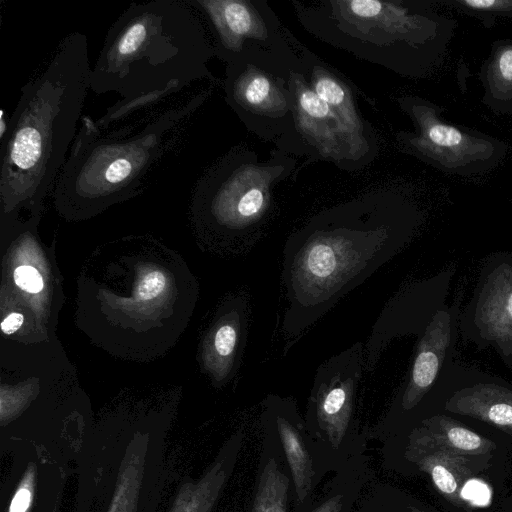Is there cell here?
<instances>
[{"label":"cell","instance_id":"1","mask_svg":"<svg viewBox=\"0 0 512 512\" xmlns=\"http://www.w3.org/2000/svg\"><path fill=\"white\" fill-rule=\"evenodd\" d=\"M420 224L408 208L342 209L317 216L283 248L288 302L282 332L286 353L345 295L411 242Z\"/></svg>","mask_w":512,"mask_h":512},{"label":"cell","instance_id":"2","mask_svg":"<svg viewBox=\"0 0 512 512\" xmlns=\"http://www.w3.org/2000/svg\"><path fill=\"white\" fill-rule=\"evenodd\" d=\"M213 54L187 0L132 3L113 23L91 69L90 89L119 97L95 120L102 129L125 124L196 80L210 77Z\"/></svg>","mask_w":512,"mask_h":512},{"label":"cell","instance_id":"3","mask_svg":"<svg viewBox=\"0 0 512 512\" xmlns=\"http://www.w3.org/2000/svg\"><path fill=\"white\" fill-rule=\"evenodd\" d=\"M91 69L87 37L73 32L22 87L1 135L0 195L6 206L38 205L54 188L78 131Z\"/></svg>","mask_w":512,"mask_h":512},{"label":"cell","instance_id":"4","mask_svg":"<svg viewBox=\"0 0 512 512\" xmlns=\"http://www.w3.org/2000/svg\"><path fill=\"white\" fill-rule=\"evenodd\" d=\"M206 96L106 130L83 116L57 177L55 199L65 206L99 207L136 195L180 144L185 124Z\"/></svg>","mask_w":512,"mask_h":512},{"label":"cell","instance_id":"5","mask_svg":"<svg viewBox=\"0 0 512 512\" xmlns=\"http://www.w3.org/2000/svg\"><path fill=\"white\" fill-rule=\"evenodd\" d=\"M407 110L419 133L407 137L415 155L433 167L462 177L496 168L507 153V144L466 127L445 122L440 108L418 98L407 100Z\"/></svg>","mask_w":512,"mask_h":512},{"label":"cell","instance_id":"6","mask_svg":"<svg viewBox=\"0 0 512 512\" xmlns=\"http://www.w3.org/2000/svg\"><path fill=\"white\" fill-rule=\"evenodd\" d=\"M459 334L477 349H493L512 368V252L487 256L461 310Z\"/></svg>","mask_w":512,"mask_h":512},{"label":"cell","instance_id":"7","mask_svg":"<svg viewBox=\"0 0 512 512\" xmlns=\"http://www.w3.org/2000/svg\"><path fill=\"white\" fill-rule=\"evenodd\" d=\"M364 345L358 341L331 356L314 376L307 416L334 449L340 446L351 424L365 371Z\"/></svg>","mask_w":512,"mask_h":512},{"label":"cell","instance_id":"8","mask_svg":"<svg viewBox=\"0 0 512 512\" xmlns=\"http://www.w3.org/2000/svg\"><path fill=\"white\" fill-rule=\"evenodd\" d=\"M455 268L403 286L391 297L375 321L364 345L365 371L372 372L383 352L396 339L419 337L444 305Z\"/></svg>","mask_w":512,"mask_h":512},{"label":"cell","instance_id":"9","mask_svg":"<svg viewBox=\"0 0 512 512\" xmlns=\"http://www.w3.org/2000/svg\"><path fill=\"white\" fill-rule=\"evenodd\" d=\"M431 391L443 395L444 412L480 422L512 440V382L452 361Z\"/></svg>","mask_w":512,"mask_h":512},{"label":"cell","instance_id":"10","mask_svg":"<svg viewBox=\"0 0 512 512\" xmlns=\"http://www.w3.org/2000/svg\"><path fill=\"white\" fill-rule=\"evenodd\" d=\"M463 292L444 304L433 316L417 343L408 377L396 396L403 413L415 410L438 381L444 368L453 361L459 334Z\"/></svg>","mask_w":512,"mask_h":512},{"label":"cell","instance_id":"11","mask_svg":"<svg viewBox=\"0 0 512 512\" xmlns=\"http://www.w3.org/2000/svg\"><path fill=\"white\" fill-rule=\"evenodd\" d=\"M405 458L427 474L437 492L453 507L472 511L465 486L488 468L490 458L456 454L435 442L419 425L408 435Z\"/></svg>","mask_w":512,"mask_h":512},{"label":"cell","instance_id":"12","mask_svg":"<svg viewBox=\"0 0 512 512\" xmlns=\"http://www.w3.org/2000/svg\"><path fill=\"white\" fill-rule=\"evenodd\" d=\"M266 406L283 446L298 502L302 504L311 491L314 471L310 454L294 421V404L291 398L269 395Z\"/></svg>","mask_w":512,"mask_h":512},{"label":"cell","instance_id":"13","mask_svg":"<svg viewBox=\"0 0 512 512\" xmlns=\"http://www.w3.org/2000/svg\"><path fill=\"white\" fill-rule=\"evenodd\" d=\"M196 191L213 193L216 207L237 228H250L267 207L264 190L258 185L242 184L241 178L220 180L208 173L197 183Z\"/></svg>","mask_w":512,"mask_h":512},{"label":"cell","instance_id":"14","mask_svg":"<svg viewBox=\"0 0 512 512\" xmlns=\"http://www.w3.org/2000/svg\"><path fill=\"white\" fill-rule=\"evenodd\" d=\"M204 13L213 27L219 47L235 51L245 38L262 36L263 25L252 8L243 1L236 0H187Z\"/></svg>","mask_w":512,"mask_h":512},{"label":"cell","instance_id":"15","mask_svg":"<svg viewBox=\"0 0 512 512\" xmlns=\"http://www.w3.org/2000/svg\"><path fill=\"white\" fill-rule=\"evenodd\" d=\"M482 102L495 113L512 115V40L493 43L481 66Z\"/></svg>","mask_w":512,"mask_h":512},{"label":"cell","instance_id":"16","mask_svg":"<svg viewBox=\"0 0 512 512\" xmlns=\"http://www.w3.org/2000/svg\"><path fill=\"white\" fill-rule=\"evenodd\" d=\"M419 426L438 444L463 456H493L496 444L444 413L423 418Z\"/></svg>","mask_w":512,"mask_h":512},{"label":"cell","instance_id":"17","mask_svg":"<svg viewBox=\"0 0 512 512\" xmlns=\"http://www.w3.org/2000/svg\"><path fill=\"white\" fill-rule=\"evenodd\" d=\"M297 87L296 97L301 125L310 135L317 137L318 142H333L331 135L333 137L334 132L340 128H350L312 89L302 85Z\"/></svg>","mask_w":512,"mask_h":512},{"label":"cell","instance_id":"18","mask_svg":"<svg viewBox=\"0 0 512 512\" xmlns=\"http://www.w3.org/2000/svg\"><path fill=\"white\" fill-rule=\"evenodd\" d=\"M289 479L271 458L265 464L253 501L251 512H286Z\"/></svg>","mask_w":512,"mask_h":512},{"label":"cell","instance_id":"19","mask_svg":"<svg viewBox=\"0 0 512 512\" xmlns=\"http://www.w3.org/2000/svg\"><path fill=\"white\" fill-rule=\"evenodd\" d=\"M315 94L332 108L350 128H360L354 105L344 87L331 76L318 72L315 73L313 89Z\"/></svg>","mask_w":512,"mask_h":512},{"label":"cell","instance_id":"20","mask_svg":"<svg viewBox=\"0 0 512 512\" xmlns=\"http://www.w3.org/2000/svg\"><path fill=\"white\" fill-rule=\"evenodd\" d=\"M445 3L481 19L486 27L493 25L496 16L512 17V0H446Z\"/></svg>","mask_w":512,"mask_h":512},{"label":"cell","instance_id":"21","mask_svg":"<svg viewBox=\"0 0 512 512\" xmlns=\"http://www.w3.org/2000/svg\"><path fill=\"white\" fill-rule=\"evenodd\" d=\"M14 280L21 289L37 293L43 288V280L40 273L31 266H19L14 271Z\"/></svg>","mask_w":512,"mask_h":512},{"label":"cell","instance_id":"22","mask_svg":"<svg viewBox=\"0 0 512 512\" xmlns=\"http://www.w3.org/2000/svg\"><path fill=\"white\" fill-rule=\"evenodd\" d=\"M166 280L160 271H153L144 276L138 286V295L143 300L157 297L165 288Z\"/></svg>","mask_w":512,"mask_h":512},{"label":"cell","instance_id":"23","mask_svg":"<svg viewBox=\"0 0 512 512\" xmlns=\"http://www.w3.org/2000/svg\"><path fill=\"white\" fill-rule=\"evenodd\" d=\"M23 320L22 314L11 313L2 321L1 329L5 334H12L21 327Z\"/></svg>","mask_w":512,"mask_h":512},{"label":"cell","instance_id":"24","mask_svg":"<svg viewBox=\"0 0 512 512\" xmlns=\"http://www.w3.org/2000/svg\"><path fill=\"white\" fill-rule=\"evenodd\" d=\"M30 502V492L21 489L17 492L10 506V512H25Z\"/></svg>","mask_w":512,"mask_h":512},{"label":"cell","instance_id":"25","mask_svg":"<svg viewBox=\"0 0 512 512\" xmlns=\"http://www.w3.org/2000/svg\"><path fill=\"white\" fill-rule=\"evenodd\" d=\"M342 508V496L337 495L328 499L311 512H340Z\"/></svg>","mask_w":512,"mask_h":512},{"label":"cell","instance_id":"26","mask_svg":"<svg viewBox=\"0 0 512 512\" xmlns=\"http://www.w3.org/2000/svg\"><path fill=\"white\" fill-rule=\"evenodd\" d=\"M502 511L512 512V491L502 501Z\"/></svg>","mask_w":512,"mask_h":512},{"label":"cell","instance_id":"27","mask_svg":"<svg viewBox=\"0 0 512 512\" xmlns=\"http://www.w3.org/2000/svg\"><path fill=\"white\" fill-rule=\"evenodd\" d=\"M408 510H409V512H428L425 509H422L420 507L413 506V505L408 506Z\"/></svg>","mask_w":512,"mask_h":512}]
</instances>
